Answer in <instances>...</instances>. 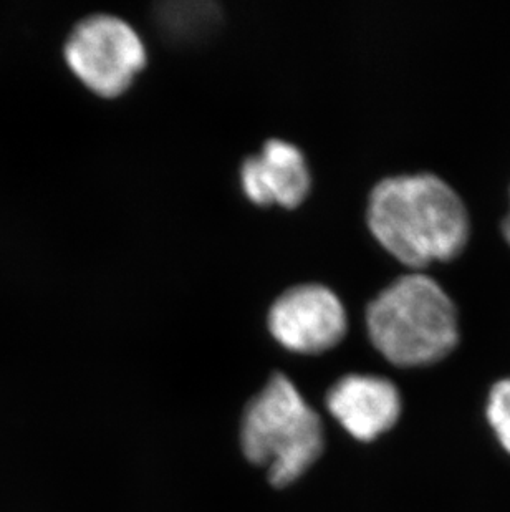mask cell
Returning a JSON list of instances; mask_svg holds the SVG:
<instances>
[{
  "label": "cell",
  "instance_id": "obj_1",
  "mask_svg": "<svg viewBox=\"0 0 510 512\" xmlns=\"http://www.w3.org/2000/svg\"><path fill=\"white\" fill-rule=\"evenodd\" d=\"M381 246L409 267H426L461 254L469 218L458 193L434 174H401L376 184L366 209Z\"/></svg>",
  "mask_w": 510,
  "mask_h": 512
},
{
  "label": "cell",
  "instance_id": "obj_2",
  "mask_svg": "<svg viewBox=\"0 0 510 512\" xmlns=\"http://www.w3.org/2000/svg\"><path fill=\"white\" fill-rule=\"evenodd\" d=\"M376 350L398 367H424L458 345V314L443 287L424 274H408L381 290L366 309Z\"/></svg>",
  "mask_w": 510,
  "mask_h": 512
},
{
  "label": "cell",
  "instance_id": "obj_3",
  "mask_svg": "<svg viewBox=\"0 0 510 512\" xmlns=\"http://www.w3.org/2000/svg\"><path fill=\"white\" fill-rule=\"evenodd\" d=\"M241 441L247 459L267 469L270 483L284 488L322 455V421L294 383L275 373L247 405Z\"/></svg>",
  "mask_w": 510,
  "mask_h": 512
},
{
  "label": "cell",
  "instance_id": "obj_4",
  "mask_svg": "<svg viewBox=\"0 0 510 512\" xmlns=\"http://www.w3.org/2000/svg\"><path fill=\"white\" fill-rule=\"evenodd\" d=\"M65 60L92 92L116 97L145 67L146 47L126 20L93 14L75 25L65 44Z\"/></svg>",
  "mask_w": 510,
  "mask_h": 512
},
{
  "label": "cell",
  "instance_id": "obj_5",
  "mask_svg": "<svg viewBox=\"0 0 510 512\" xmlns=\"http://www.w3.org/2000/svg\"><path fill=\"white\" fill-rule=\"evenodd\" d=\"M269 329L292 352L322 353L337 347L347 335V310L325 285H295L270 307Z\"/></svg>",
  "mask_w": 510,
  "mask_h": 512
},
{
  "label": "cell",
  "instance_id": "obj_6",
  "mask_svg": "<svg viewBox=\"0 0 510 512\" xmlns=\"http://www.w3.org/2000/svg\"><path fill=\"white\" fill-rule=\"evenodd\" d=\"M327 408L353 438L373 441L396 425L401 397L390 380L353 373L330 388Z\"/></svg>",
  "mask_w": 510,
  "mask_h": 512
},
{
  "label": "cell",
  "instance_id": "obj_7",
  "mask_svg": "<svg viewBox=\"0 0 510 512\" xmlns=\"http://www.w3.org/2000/svg\"><path fill=\"white\" fill-rule=\"evenodd\" d=\"M244 193L259 206L295 208L310 193V170L299 146L269 140L257 155L247 156L241 168Z\"/></svg>",
  "mask_w": 510,
  "mask_h": 512
},
{
  "label": "cell",
  "instance_id": "obj_8",
  "mask_svg": "<svg viewBox=\"0 0 510 512\" xmlns=\"http://www.w3.org/2000/svg\"><path fill=\"white\" fill-rule=\"evenodd\" d=\"M486 416L497 440L510 455V378L492 387L487 398Z\"/></svg>",
  "mask_w": 510,
  "mask_h": 512
},
{
  "label": "cell",
  "instance_id": "obj_9",
  "mask_svg": "<svg viewBox=\"0 0 510 512\" xmlns=\"http://www.w3.org/2000/svg\"><path fill=\"white\" fill-rule=\"evenodd\" d=\"M504 236H506L507 241H509L510 244V213L509 216H507L506 221H504Z\"/></svg>",
  "mask_w": 510,
  "mask_h": 512
}]
</instances>
